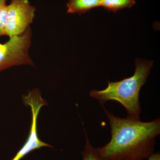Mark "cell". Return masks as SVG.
<instances>
[{
  "mask_svg": "<svg viewBox=\"0 0 160 160\" xmlns=\"http://www.w3.org/2000/svg\"><path fill=\"white\" fill-rule=\"evenodd\" d=\"M32 32L30 26L22 34L9 38L0 43V72L14 66H34L29 54Z\"/></svg>",
  "mask_w": 160,
  "mask_h": 160,
  "instance_id": "3",
  "label": "cell"
},
{
  "mask_svg": "<svg viewBox=\"0 0 160 160\" xmlns=\"http://www.w3.org/2000/svg\"><path fill=\"white\" fill-rule=\"evenodd\" d=\"M36 8L28 0H12L7 6L6 35H19L30 26L35 18Z\"/></svg>",
  "mask_w": 160,
  "mask_h": 160,
  "instance_id": "5",
  "label": "cell"
},
{
  "mask_svg": "<svg viewBox=\"0 0 160 160\" xmlns=\"http://www.w3.org/2000/svg\"><path fill=\"white\" fill-rule=\"evenodd\" d=\"M101 0H69L66 4L68 13L82 14L101 6Z\"/></svg>",
  "mask_w": 160,
  "mask_h": 160,
  "instance_id": "6",
  "label": "cell"
},
{
  "mask_svg": "<svg viewBox=\"0 0 160 160\" xmlns=\"http://www.w3.org/2000/svg\"><path fill=\"white\" fill-rule=\"evenodd\" d=\"M6 0H0V7L6 6Z\"/></svg>",
  "mask_w": 160,
  "mask_h": 160,
  "instance_id": "11",
  "label": "cell"
},
{
  "mask_svg": "<svg viewBox=\"0 0 160 160\" xmlns=\"http://www.w3.org/2000/svg\"><path fill=\"white\" fill-rule=\"evenodd\" d=\"M22 101L25 106H30L31 109V128L26 142L11 160H20L31 151L42 147H52L49 144L41 141L38 136V116L42 107L47 105V102L41 96V92L39 89H33L29 91L28 94L23 96Z\"/></svg>",
  "mask_w": 160,
  "mask_h": 160,
  "instance_id": "4",
  "label": "cell"
},
{
  "mask_svg": "<svg viewBox=\"0 0 160 160\" xmlns=\"http://www.w3.org/2000/svg\"><path fill=\"white\" fill-rule=\"evenodd\" d=\"M136 3V0H101V7L116 13L121 9L131 8Z\"/></svg>",
  "mask_w": 160,
  "mask_h": 160,
  "instance_id": "7",
  "label": "cell"
},
{
  "mask_svg": "<svg viewBox=\"0 0 160 160\" xmlns=\"http://www.w3.org/2000/svg\"><path fill=\"white\" fill-rule=\"evenodd\" d=\"M153 63L152 61L137 59L133 76L119 82L109 81L106 89H93L89 93L90 96L102 106L107 101H117L126 108L127 117L140 120V92L147 81Z\"/></svg>",
  "mask_w": 160,
  "mask_h": 160,
  "instance_id": "2",
  "label": "cell"
},
{
  "mask_svg": "<svg viewBox=\"0 0 160 160\" xmlns=\"http://www.w3.org/2000/svg\"><path fill=\"white\" fill-rule=\"evenodd\" d=\"M111 129V138L96 148L101 160H143L154 153L156 138L160 133V119L149 122L116 116L103 107Z\"/></svg>",
  "mask_w": 160,
  "mask_h": 160,
  "instance_id": "1",
  "label": "cell"
},
{
  "mask_svg": "<svg viewBox=\"0 0 160 160\" xmlns=\"http://www.w3.org/2000/svg\"><path fill=\"white\" fill-rule=\"evenodd\" d=\"M148 160H160V153L159 152L156 153H153L148 158Z\"/></svg>",
  "mask_w": 160,
  "mask_h": 160,
  "instance_id": "10",
  "label": "cell"
},
{
  "mask_svg": "<svg viewBox=\"0 0 160 160\" xmlns=\"http://www.w3.org/2000/svg\"><path fill=\"white\" fill-rule=\"evenodd\" d=\"M85 134L86 142L84 150L82 152V160H101L98 156L96 148L92 146L89 141L87 134H86V131Z\"/></svg>",
  "mask_w": 160,
  "mask_h": 160,
  "instance_id": "8",
  "label": "cell"
},
{
  "mask_svg": "<svg viewBox=\"0 0 160 160\" xmlns=\"http://www.w3.org/2000/svg\"><path fill=\"white\" fill-rule=\"evenodd\" d=\"M7 28V5L0 7V37L6 35Z\"/></svg>",
  "mask_w": 160,
  "mask_h": 160,
  "instance_id": "9",
  "label": "cell"
}]
</instances>
